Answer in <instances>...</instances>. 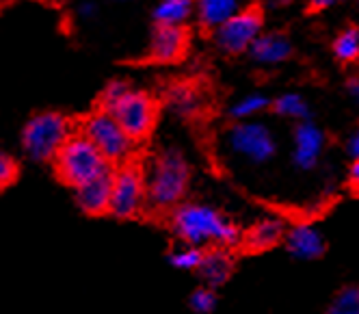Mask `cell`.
<instances>
[{"label":"cell","instance_id":"cell-1","mask_svg":"<svg viewBox=\"0 0 359 314\" xmlns=\"http://www.w3.org/2000/svg\"><path fill=\"white\" fill-rule=\"evenodd\" d=\"M173 228L180 239L191 247L206 243L234 245L241 239V232L234 223H229L219 211L203 204H184L173 213Z\"/></svg>","mask_w":359,"mask_h":314},{"label":"cell","instance_id":"cell-2","mask_svg":"<svg viewBox=\"0 0 359 314\" xmlns=\"http://www.w3.org/2000/svg\"><path fill=\"white\" fill-rule=\"evenodd\" d=\"M53 167L57 178L74 191L111 171V163L83 133H76L65 141V145L55 156Z\"/></svg>","mask_w":359,"mask_h":314},{"label":"cell","instance_id":"cell-3","mask_svg":"<svg viewBox=\"0 0 359 314\" xmlns=\"http://www.w3.org/2000/svg\"><path fill=\"white\" fill-rule=\"evenodd\" d=\"M72 135V124L63 113L41 111L24 124L22 148L31 161H55V156Z\"/></svg>","mask_w":359,"mask_h":314},{"label":"cell","instance_id":"cell-4","mask_svg":"<svg viewBox=\"0 0 359 314\" xmlns=\"http://www.w3.org/2000/svg\"><path fill=\"white\" fill-rule=\"evenodd\" d=\"M189 185V165L182 152L165 150L147 176V199L156 208H171L182 199Z\"/></svg>","mask_w":359,"mask_h":314},{"label":"cell","instance_id":"cell-5","mask_svg":"<svg viewBox=\"0 0 359 314\" xmlns=\"http://www.w3.org/2000/svg\"><path fill=\"white\" fill-rule=\"evenodd\" d=\"M81 133L100 150L109 163H123L133 150V139L123 133L119 122L107 113V111H95L85 122Z\"/></svg>","mask_w":359,"mask_h":314},{"label":"cell","instance_id":"cell-6","mask_svg":"<svg viewBox=\"0 0 359 314\" xmlns=\"http://www.w3.org/2000/svg\"><path fill=\"white\" fill-rule=\"evenodd\" d=\"M227 148L249 163H266L277 152V141L271 128L260 122H238L227 130Z\"/></svg>","mask_w":359,"mask_h":314},{"label":"cell","instance_id":"cell-7","mask_svg":"<svg viewBox=\"0 0 359 314\" xmlns=\"http://www.w3.org/2000/svg\"><path fill=\"white\" fill-rule=\"evenodd\" d=\"M111 115L119 122L128 137L133 141H141L151 133L154 122H156V107L147 93L130 89L119 100Z\"/></svg>","mask_w":359,"mask_h":314},{"label":"cell","instance_id":"cell-8","mask_svg":"<svg viewBox=\"0 0 359 314\" xmlns=\"http://www.w3.org/2000/svg\"><path fill=\"white\" fill-rule=\"evenodd\" d=\"M147 197V187L141 171L137 167L126 165L113 176V197H111V213L119 219L135 217Z\"/></svg>","mask_w":359,"mask_h":314},{"label":"cell","instance_id":"cell-9","mask_svg":"<svg viewBox=\"0 0 359 314\" xmlns=\"http://www.w3.org/2000/svg\"><path fill=\"white\" fill-rule=\"evenodd\" d=\"M262 31V15L258 9H243L238 11L227 24H223L217 31L215 39L221 50L236 55V52L249 50L253 41L260 37Z\"/></svg>","mask_w":359,"mask_h":314},{"label":"cell","instance_id":"cell-10","mask_svg":"<svg viewBox=\"0 0 359 314\" xmlns=\"http://www.w3.org/2000/svg\"><path fill=\"white\" fill-rule=\"evenodd\" d=\"M113 176H115V171L111 169L109 174L87 182V185H83L81 189H76V204L81 206L83 213H87V215L111 213Z\"/></svg>","mask_w":359,"mask_h":314},{"label":"cell","instance_id":"cell-11","mask_svg":"<svg viewBox=\"0 0 359 314\" xmlns=\"http://www.w3.org/2000/svg\"><path fill=\"white\" fill-rule=\"evenodd\" d=\"M325 148V135L312 122H299L294 130V152L292 159L299 169H312Z\"/></svg>","mask_w":359,"mask_h":314},{"label":"cell","instance_id":"cell-12","mask_svg":"<svg viewBox=\"0 0 359 314\" xmlns=\"http://www.w3.org/2000/svg\"><path fill=\"white\" fill-rule=\"evenodd\" d=\"M189 35L184 26H163L156 24V31L151 35V59L161 63H173L184 55Z\"/></svg>","mask_w":359,"mask_h":314},{"label":"cell","instance_id":"cell-13","mask_svg":"<svg viewBox=\"0 0 359 314\" xmlns=\"http://www.w3.org/2000/svg\"><path fill=\"white\" fill-rule=\"evenodd\" d=\"M249 52H251V57L262 65H277L292 55V44L281 33H266L253 41Z\"/></svg>","mask_w":359,"mask_h":314},{"label":"cell","instance_id":"cell-14","mask_svg":"<svg viewBox=\"0 0 359 314\" xmlns=\"http://www.w3.org/2000/svg\"><path fill=\"white\" fill-rule=\"evenodd\" d=\"M288 249L299 260H314L325 251L320 232L312 225H297L288 232Z\"/></svg>","mask_w":359,"mask_h":314},{"label":"cell","instance_id":"cell-15","mask_svg":"<svg viewBox=\"0 0 359 314\" xmlns=\"http://www.w3.org/2000/svg\"><path fill=\"white\" fill-rule=\"evenodd\" d=\"M238 3L236 0H201L199 3V20L210 26V29H221L227 24L236 13H238Z\"/></svg>","mask_w":359,"mask_h":314},{"label":"cell","instance_id":"cell-16","mask_svg":"<svg viewBox=\"0 0 359 314\" xmlns=\"http://www.w3.org/2000/svg\"><path fill=\"white\" fill-rule=\"evenodd\" d=\"M229 273H232V260L223 251H208L203 256V263L199 267V275L206 280L210 286H221Z\"/></svg>","mask_w":359,"mask_h":314},{"label":"cell","instance_id":"cell-17","mask_svg":"<svg viewBox=\"0 0 359 314\" xmlns=\"http://www.w3.org/2000/svg\"><path fill=\"white\" fill-rule=\"evenodd\" d=\"M284 237V223L279 219H264L247 234V243L253 249H269L277 245Z\"/></svg>","mask_w":359,"mask_h":314},{"label":"cell","instance_id":"cell-18","mask_svg":"<svg viewBox=\"0 0 359 314\" xmlns=\"http://www.w3.org/2000/svg\"><path fill=\"white\" fill-rule=\"evenodd\" d=\"M193 11L191 0H165L154 9V20L163 26H182Z\"/></svg>","mask_w":359,"mask_h":314},{"label":"cell","instance_id":"cell-19","mask_svg":"<svg viewBox=\"0 0 359 314\" xmlns=\"http://www.w3.org/2000/svg\"><path fill=\"white\" fill-rule=\"evenodd\" d=\"M273 107H275V113L284 115V117L299 119V122H307V117H310V107H307V102L299 93H284V96H279L273 102Z\"/></svg>","mask_w":359,"mask_h":314},{"label":"cell","instance_id":"cell-20","mask_svg":"<svg viewBox=\"0 0 359 314\" xmlns=\"http://www.w3.org/2000/svg\"><path fill=\"white\" fill-rule=\"evenodd\" d=\"M269 107V98L262 96V93H251V96H245L243 100H238L232 111H229V115L241 119V122H251L253 115L262 113L264 109Z\"/></svg>","mask_w":359,"mask_h":314},{"label":"cell","instance_id":"cell-21","mask_svg":"<svg viewBox=\"0 0 359 314\" xmlns=\"http://www.w3.org/2000/svg\"><path fill=\"white\" fill-rule=\"evenodd\" d=\"M333 52L342 61H355L359 57V29L351 26V29L342 31L333 41Z\"/></svg>","mask_w":359,"mask_h":314},{"label":"cell","instance_id":"cell-22","mask_svg":"<svg viewBox=\"0 0 359 314\" xmlns=\"http://www.w3.org/2000/svg\"><path fill=\"white\" fill-rule=\"evenodd\" d=\"M325 314H359V289H355V286L344 289L329 303Z\"/></svg>","mask_w":359,"mask_h":314},{"label":"cell","instance_id":"cell-23","mask_svg":"<svg viewBox=\"0 0 359 314\" xmlns=\"http://www.w3.org/2000/svg\"><path fill=\"white\" fill-rule=\"evenodd\" d=\"M203 254L199 247H184V249H177L169 256V263L175 269H199L203 263Z\"/></svg>","mask_w":359,"mask_h":314},{"label":"cell","instance_id":"cell-24","mask_svg":"<svg viewBox=\"0 0 359 314\" xmlns=\"http://www.w3.org/2000/svg\"><path fill=\"white\" fill-rule=\"evenodd\" d=\"M130 91V87H128V83H123V81H111L107 87H104V91L100 93V111H107V113H111L117 104H119V100Z\"/></svg>","mask_w":359,"mask_h":314},{"label":"cell","instance_id":"cell-25","mask_svg":"<svg viewBox=\"0 0 359 314\" xmlns=\"http://www.w3.org/2000/svg\"><path fill=\"white\" fill-rule=\"evenodd\" d=\"M20 178V163L15 161V156L0 152V193L13 187Z\"/></svg>","mask_w":359,"mask_h":314},{"label":"cell","instance_id":"cell-26","mask_svg":"<svg viewBox=\"0 0 359 314\" xmlns=\"http://www.w3.org/2000/svg\"><path fill=\"white\" fill-rule=\"evenodd\" d=\"M169 102H171V107H173L177 113H184V115H187V113H193V111L197 109V96H195L191 89H187V87H177V89H173Z\"/></svg>","mask_w":359,"mask_h":314},{"label":"cell","instance_id":"cell-27","mask_svg":"<svg viewBox=\"0 0 359 314\" xmlns=\"http://www.w3.org/2000/svg\"><path fill=\"white\" fill-rule=\"evenodd\" d=\"M191 308L197 312V314H208L215 310L217 306V297L210 289H197L193 295H191Z\"/></svg>","mask_w":359,"mask_h":314},{"label":"cell","instance_id":"cell-28","mask_svg":"<svg viewBox=\"0 0 359 314\" xmlns=\"http://www.w3.org/2000/svg\"><path fill=\"white\" fill-rule=\"evenodd\" d=\"M346 152L353 156V161H359V128L355 133L348 137V143H346Z\"/></svg>","mask_w":359,"mask_h":314},{"label":"cell","instance_id":"cell-29","mask_svg":"<svg viewBox=\"0 0 359 314\" xmlns=\"http://www.w3.org/2000/svg\"><path fill=\"white\" fill-rule=\"evenodd\" d=\"M348 178H351V185L359 191V161H353L351 171H348Z\"/></svg>","mask_w":359,"mask_h":314},{"label":"cell","instance_id":"cell-30","mask_svg":"<svg viewBox=\"0 0 359 314\" xmlns=\"http://www.w3.org/2000/svg\"><path fill=\"white\" fill-rule=\"evenodd\" d=\"M348 91H351V96L359 102V78H353V81L348 83Z\"/></svg>","mask_w":359,"mask_h":314},{"label":"cell","instance_id":"cell-31","mask_svg":"<svg viewBox=\"0 0 359 314\" xmlns=\"http://www.w3.org/2000/svg\"><path fill=\"white\" fill-rule=\"evenodd\" d=\"M333 5V0H316L314 7H331Z\"/></svg>","mask_w":359,"mask_h":314},{"label":"cell","instance_id":"cell-32","mask_svg":"<svg viewBox=\"0 0 359 314\" xmlns=\"http://www.w3.org/2000/svg\"><path fill=\"white\" fill-rule=\"evenodd\" d=\"M0 7H3V5H0Z\"/></svg>","mask_w":359,"mask_h":314}]
</instances>
